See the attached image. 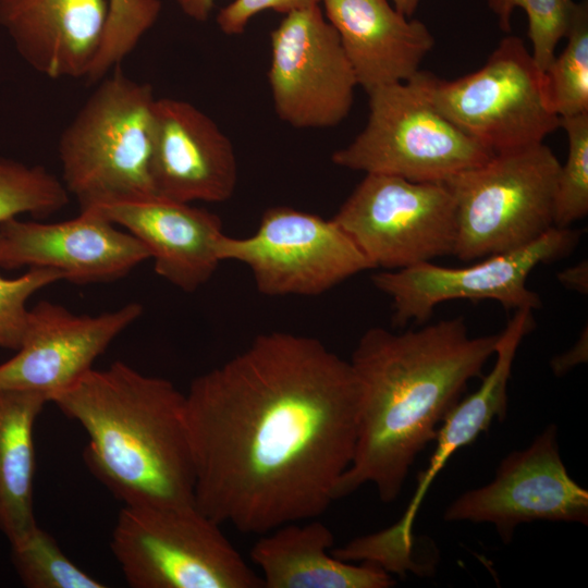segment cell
Wrapping results in <instances>:
<instances>
[{
    "label": "cell",
    "instance_id": "6da1fadb",
    "mask_svg": "<svg viewBox=\"0 0 588 588\" xmlns=\"http://www.w3.org/2000/svg\"><path fill=\"white\" fill-rule=\"evenodd\" d=\"M360 387L320 340L256 336L185 394L196 509L264 535L324 513L350 466Z\"/></svg>",
    "mask_w": 588,
    "mask_h": 588
},
{
    "label": "cell",
    "instance_id": "7a4b0ae2",
    "mask_svg": "<svg viewBox=\"0 0 588 588\" xmlns=\"http://www.w3.org/2000/svg\"><path fill=\"white\" fill-rule=\"evenodd\" d=\"M499 334L470 336L462 316L418 330L368 329L351 365L360 387L357 438L335 500L364 485L393 502L467 383L482 377Z\"/></svg>",
    "mask_w": 588,
    "mask_h": 588
},
{
    "label": "cell",
    "instance_id": "3957f363",
    "mask_svg": "<svg viewBox=\"0 0 588 588\" xmlns=\"http://www.w3.org/2000/svg\"><path fill=\"white\" fill-rule=\"evenodd\" d=\"M50 402L85 430L86 466L124 505H195L185 394L171 381L117 360Z\"/></svg>",
    "mask_w": 588,
    "mask_h": 588
},
{
    "label": "cell",
    "instance_id": "277c9868",
    "mask_svg": "<svg viewBox=\"0 0 588 588\" xmlns=\"http://www.w3.org/2000/svg\"><path fill=\"white\" fill-rule=\"evenodd\" d=\"M149 84L118 68L93 91L59 140L61 181L81 210L156 195L150 175Z\"/></svg>",
    "mask_w": 588,
    "mask_h": 588
},
{
    "label": "cell",
    "instance_id": "5b68a950",
    "mask_svg": "<svg viewBox=\"0 0 588 588\" xmlns=\"http://www.w3.org/2000/svg\"><path fill=\"white\" fill-rule=\"evenodd\" d=\"M561 163L547 145L493 154L445 182L456 207L453 255L463 261L517 249L554 226Z\"/></svg>",
    "mask_w": 588,
    "mask_h": 588
},
{
    "label": "cell",
    "instance_id": "8992f818",
    "mask_svg": "<svg viewBox=\"0 0 588 588\" xmlns=\"http://www.w3.org/2000/svg\"><path fill=\"white\" fill-rule=\"evenodd\" d=\"M111 551L133 588H262V580L195 505H124Z\"/></svg>",
    "mask_w": 588,
    "mask_h": 588
},
{
    "label": "cell",
    "instance_id": "52a82bcc",
    "mask_svg": "<svg viewBox=\"0 0 588 588\" xmlns=\"http://www.w3.org/2000/svg\"><path fill=\"white\" fill-rule=\"evenodd\" d=\"M416 77L433 107L492 154L539 143L561 127L544 75L523 39L503 38L477 71L444 81Z\"/></svg>",
    "mask_w": 588,
    "mask_h": 588
},
{
    "label": "cell",
    "instance_id": "ba28073f",
    "mask_svg": "<svg viewBox=\"0 0 588 588\" xmlns=\"http://www.w3.org/2000/svg\"><path fill=\"white\" fill-rule=\"evenodd\" d=\"M368 96L364 130L332 155L341 168L445 183L493 155L433 107L416 75Z\"/></svg>",
    "mask_w": 588,
    "mask_h": 588
},
{
    "label": "cell",
    "instance_id": "9c48e42d",
    "mask_svg": "<svg viewBox=\"0 0 588 588\" xmlns=\"http://www.w3.org/2000/svg\"><path fill=\"white\" fill-rule=\"evenodd\" d=\"M332 219L375 268L399 270L453 255L456 207L445 183L366 173Z\"/></svg>",
    "mask_w": 588,
    "mask_h": 588
},
{
    "label": "cell",
    "instance_id": "30bf717a",
    "mask_svg": "<svg viewBox=\"0 0 588 588\" xmlns=\"http://www.w3.org/2000/svg\"><path fill=\"white\" fill-rule=\"evenodd\" d=\"M217 254L220 261L246 265L257 290L268 296L319 295L375 269L333 219L286 206L267 209L248 237L223 234Z\"/></svg>",
    "mask_w": 588,
    "mask_h": 588
},
{
    "label": "cell",
    "instance_id": "8fae6325",
    "mask_svg": "<svg viewBox=\"0 0 588 588\" xmlns=\"http://www.w3.org/2000/svg\"><path fill=\"white\" fill-rule=\"evenodd\" d=\"M580 230L551 228L532 243L479 259L468 267L417 264L372 275V283L392 301L393 323H424L436 306L451 299H492L505 309L541 307L538 293L527 287L529 273L540 264L571 254Z\"/></svg>",
    "mask_w": 588,
    "mask_h": 588
},
{
    "label": "cell",
    "instance_id": "7c38bea8",
    "mask_svg": "<svg viewBox=\"0 0 588 588\" xmlns=\"http://www.w3.org/2000/svg\"><path fill=\"white\" fill-rule=\"evenodd\" d=\"M274 111L296 128H326L350 113L357 82L320 4L285 14L270 34Z\"/></svg>",
    "mask_w": 588,
    "mask_h": 588
},
{
    "label": "cell",
    "instance_id": "4fadbf2b",
    "mask_svg": "<svg viewBox=\"0 0 588 588\" xmlns=\"http://www.w3.org/2000/svg\"><path fill=\"white\" fill-rule=\"evenodd\" d=\"M443 519L491 524L509 543L517 526L535 520L587 526L588 491L569 476L552 424L527 448L507 454L489 483L456 498Z\"/></svg>",
    "mask_w": 588,
    "mask_h": 588
},
{
    "label": "cell",
    "instance_id": "5bb4252c",
    "mask_svg": "<svg viewBox=\"0 0 588 588\" xmlns=\"http://www.w3.org/2000/svg\"><path fill=\"white\" fill-rule=\"evenodd\" d=\"M142 314L143 306L134 302L89 316L40 301L29 309L21 346L0 364V390L38 392L50 402L93 369L95 360Z\"/></svg>",
    "mask_w": 588,
    "mask_h": 588
},
{
    "label": "cell",
    "instance_id": "9a60e30c",
    "mask_svg": "<svg viewBox=\"0 0 588 588\" xmlns=\"http://www.w3.org/2000/svg\"><path fill=\"white\" fill-rule=\"evenodd\" d=\"M150 259L146 246L96 209L42 223L17 217L0 223V268H47L77 284L110 282Z\"/></svg>",
    "mask_w": 588,
    "mask_h": 588
},
{
    "label": "cell",
    "instance_id": "2e32d148",
    "mask_svg": "<svg viewBox=\"0 0 588 588\" xmlns=\"http://www.w3.org/2000/svg\"><path fill=\"white\" fill-rule=\"evenodd\" d=\"M532 311L530 308L515 310L499 333L492 369L482 377L480 387L458 401L444 417L429 465L417 476L416 490L402 517L389 528L366 536L369 553L387 567L405 571L416 564L413 525L433 479L456 451L488 431L494 419L502 421L506 417L509 380L518 346L535 327Z\"/></svg>",
    "mask_w": 588,
    "mask_h": 588
},
{
    "label": "cell",
    "instance_id": "e0dca14e",
    "mask_svg": "<svg viewBox=\"0 0 588 588\" xmlns=\"http://www.w3.org/2000/svg\"><path fill=\"white\" fill-rule=\"evenodd\" d=\"M150 175L158 196L189 204L225 201L237 183L233 144L191 102L156 98Z\"/></svg>",
    "mask_w": 588,
    "mask_h": 588
},
{
    "label": "cell",
    "instance_id": "ac0fdd59",
    "mask_svg": "<svg viewBox=\"0 0 588 588\" xmlns=\"http://www.w3.org/2000/svg\"><path fill=\"white\" fill-rule=\"evenodd\" d=\"M148 249L158 275L192 293L221 262L217 244L224 234L220 218L206 209L158 195L96 208Z\"/></svg>",
    "mask_w": 588,
    "mask_h": 588
},
{
    "label": "cell",
    "instance_id": "d6986e66",
    "mask_svg": "<svg viewBox=\"0 0 588 588\" xmlns=\"http://www.w3.org/2000/svg\"><path fill=\"white\" fill-rule=\"evenodd\" d=\"M108 12V0H0V25L35 71L53 79L87 77Z\"/></svg>",
    "mask_w": 588,
    "mask_h": 588
},
{
    "label": "cell",
    "instance_id": "ffe728a7",
    "mask_svg": "<svg viewBox=\"0 0 588 588\" xmlns=\"http://www.w3.org/2000/svg\"><path fill=\"white\" fill-rule=\"evenodd\" d=\"M357 86L371 90L407 82L434 46L429 28L388 0H321Z\"/></svg>",
    "mask_w": 588,
    "mask_h": 588
},
{
    "label": "cell",
    "instance_id": "44dd1931",
    "mask_svg": "<svg viewBox=\"0 0 588 588\" xmlns=\"http://www.w3.org/2000/svg\"><path fill=\"white\" fill-rule=\"evenodd\" d=\"M250 549L260 568L262 588H390L396 580L380 565H360L335 558L332 531L315 518L284 524Z\"/></svg>",
    "mask_w": 588,
    "mask_h": 588
},
{
    "label": "cell",
    "instance_id": "7402d4cb",
    "mask_svg": "<svg viewBox=\"0 0 588 588\" xmlns=\"http://www.w3.org/2000/svg\"><path fill=\"white\" fill-rule=\"evenodd\" d=\"M49 399L0 390V531L10 543L38 524L34 514L35 422Z\"/></svg>",
    "mask_w": 588,
    "mask_h": 588
},
{
    "label": "cell",
    "instance_id": "603a6c76",
    "mask_svg": "<svg viewBox=\"0 0 588 588\" xmlns=\"http://www.w3.org/2000/svg\"><path fill=\"white\" fill-rule=\"evenodd\" d=\"M564 50L543 71L549 102L562 119L588 112V4H576Z\"/></svg>",
    "mask_w": 588,
    "mask_h": 588
},
{
    "label": "cell",
    "instance_id": "cb8c5ba5",
    "mask_svg": "<svg viewBox=\"0 0 588 588\" xmlns=\"http://www.w3.org/2000/svg\"><path fill=\"white\" fill-rule=\"evenodd\" d=\"M11 562L27 588H103L74 564L57 540L38 525L22 539L10 543Z\"/></svg>",
    "mask_w": 588,
    "mask_h": 588
},
{
    "label": "cell",
    "instance_id": "d4e9b609",
    "mask_svg": "<svg viewBox=\"0 0 588 588\" xmlns=\"http://www.w3.org/2000/svg\"><path fill=\"white\" fill-rule=\"evenodd\" d=\"M69 200L61 179L44 167L0 159V223L22 213L46 217Z\"/></svg>",
    "mask_w": 588,
    "mask_h": 588
},
{
    "label": "cell",
    "instance_id": "484cf974",
    "mask_svg": "<svg viewBox=\"0 0 588 588\" xmlns=\"http://www.w3.org/2000/svg\"><path fill=\"white\" fill-rule=\"evenodd\" d=\"M568 152L561 164L554 199V226L564 229L588 213V112L562 118Z\"/></svg>",
    "mask_w": 588,
    "mask_h": 588
},
{
    "label": "cell",
    "instance_id": "4316f807",
    "mask_svg": "<svg viewBox=\"0 0 588 588\" xmlns=\"http://www.w3.org/2000/svg\"><path fill=\"white\" fill-rule=\"evenodd\" d=\"M576 4L573 0H488L503 32L511 30V17L516 8L526 12L531 56L542 72L555 57L559 41L566 37Z\"/></svg>",
    "mask_w": 588,
    "mask_h": 588
},
{
    "label": "cell",
    "instance_id": "83f0119b",
    "mask_svg": "<svg viewBox=\"0 0 588 588\" xmlns=\"http://www.w3.org/2000/svg\"><path fill=\"white\" fill-rule=\"evenodd\" d=\"M107 24L97 58L87 76L99 81L133 51L143 36L154 26L160 11L159 0H108Z\"/></svg>",
    "mask_w": 588,
    "mask_h": 588
},
{
    "label": "cell",
    "instance_id": "f1b7e54d",
    "mask_svg": "<svg viewBox=\"0 0 588 588\" xmlns=\"http://www.w3.org/2000/svg\"><path fill=\"white\" fill-rule=\"evenodd\" d=\"M60 280H64L62 272L47 268H28L13 279L0 274V348L19 350L27 327V301Z\"/></svg>",
    "mask_w": 588,
    "mask_h": 588
},
{
    "label": "cell",
    "instance_id": "f546056e",
    "mask_svg": "<svg viewBox=\"0 0 588 588\" xmlns=\"http://www.w3.org/2000/svg\"><path fill=\"white\" fill-rule=\"evenodd\" d=\"M321 0H233L217 15V24L225 35L242 34L249 21L265 10L291 13L320 4Z\"/></svg>",
    "mask_w": 588,
    "mask_h": 588
},
{
    "label": "cell",
    "instance_id": "4dcf8cb0",
    "mask_svg": "<svg viewBox=\"0 0 588 588\" xmlns=\"http://www.w3.org/2000/svg\"><path fill=\"white\" fill-rule=\"evenodd\" d=\"M587 328H585L573 347L551 360V368L555 376H562L576 365L587 362Z\"/></svg>",
    "mask_w": 588,
    "mask_h": 588
},
{
    "label": "cell",
    "instance_id": "1f68e13d",
    "mask_svg": "<svg viewBox=\"0 0 588 588\" xmlns=\"http://www.w3.org/2000/svg\"><path fill=\"white\" fill-rule=\"evenodd\" d=\"M558 280L567 289L581 294L588 292V266L583 260L575 266L568 267L558 274Z\"/></svg>",
    "mask_w": 588,
    "mask_h": 588
},
{
    "label": "cell",
    "instance_id": "d6a6232c",
    "mask_svg": "<svg viewBox=\"0 0 588 588\" xmlns=\"http://www.w3.org/2000/svg\"><path fill=\"white\" fill-rule=\"evenodd\" d=\"M181 11L196 22H206L212 11L215 0H174Z\"/></svg>",
    "mask_w": 588,
    "mask_h": 588
},
{
    "label": "cell",
    "instance_id": "836d02e7",
    "mask_svg": "<svg viewBox=\"0 0 588 588\" xmlns=\"http://www.w3.org/2000/svg\"><path fill=\"white\" fill-rule=\"evenodd\" d=\"M393 7L405 16L409 17L414 14L419 5L420 0H392Z\"/></svg>",
    "mask_w": 588,
    "mask_h": 588
}]
</instances>
